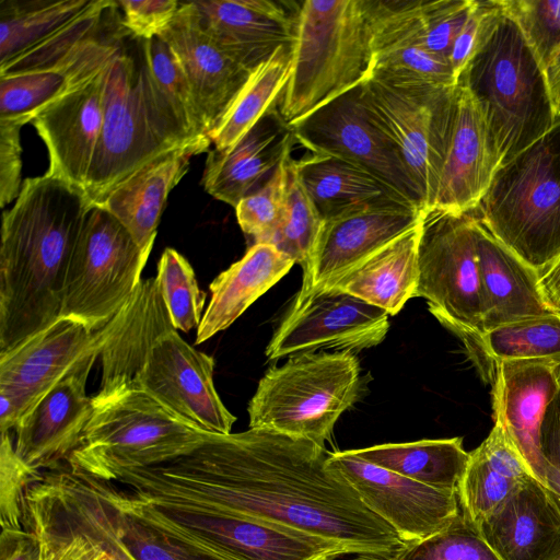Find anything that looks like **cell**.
I'll return each instance as SVG.
<instances>
[{
  "mask_svg": "<svg viewBox=\"0 0 560 560\" xmlns=\"http://www.w3.org/2000/svg\"><path fill=\"white\" fill-rule=\"evenodd\" d=\"M474 2L475 0H422L421 30L424 48L448 60L453 43Z\"/></svg>",
  "mask_w": 560,
  "mask_h": 560,
  "instance_id": "47",
  "label": "cell"
},
{
  "mask_svg": "<svg viewBox=\"0 0 560 560\" xmlns=\"http://www.w3.org/2000/svg\"><path fill=\"white\" fill-rule=\"evenodd\" d=\"M474 211L538 275L560 256V118L499 166Z\"/></svg>",
  "mask_w": 560,
  "mask_h": 560,
  "instance_id": "7",
  "label": "cell"
},
{
  "mask_svg": "<svg viewBox=\"0 0 560 560\" xmlns=\"http://www.w3.org/2000/svg\"><path fill=\"white\" fill-rule=\"evenodd\" d=\"M327 463L406 545L445 529L460 513L457 493L429 487L371 464L351 450L329 453Z\"/></svg>",
  "mask_w": 560,
  "mask_h": 560,
  "instance_id": "17",
  "label": "cell"
},
{
  "mask_svg": "<svg viewBox=\"0 0 560 560\" xmlns=\"http://www.w3.org/2000/svg\"><path fill=\"white\" fill-rule=\"evenodd\" d=\"M457 83L469 91L482 112L501 165L559 119L541 63L502 7Z\"/></svg>",
  "mask_w": 560,
  "mask_h": 560,
  "instance_id": "6",
  "label": "cell"
},
{
  "mask_svg": "<svg viewBox=\"0 0 560 560\" xmlns=\"http://www.w3.org/2000/svg\"><path fill=\"white\" fill-rule=\"evenodd\" d=\"M560 360H499L492 383L493 421L502 427L533 476L547 486V463L540 436L546 411L560 386Z\"/></svg>",
  "mask_w": 560,
  "mask_h": 560,
  "instance_id": "20",
  "label": "cell"
},
{
  "mask_svg": "<svg viewBox=\"0 0 560 560\" xmlns=\"http://www.w3.org/2000/svg\"><path fill=\"white\" fill-rule=\"evenodd\" d=\"M353 560H393V559L378 557V556L359 555Z\"/></svg>",
  "mask_w": 560,
  "mask_h": 560,
  "instance_id": "55",
  "label": "cell"
},
{
  "mask_svg": "<svg viewBox=\"0 0 560 560\" xmlns=\"http://www.w3.org/2000/svg\"><path fill=\"white\" fill-rule=\"evenodd\" d=\"M18 456L10 431L1 432L0 524L1 529L23 530L26 488L40 477Z\"/></svg>",
  "mask_w": 560,
  "mask_h": 560,
  "instance_id": "46",
  "label": "cell"
},
{
  "mask_svg": "<svg viewBox=\"0 0 560 560\" xmlns=\"http://www.w3.org/2000/svg\"><path fill=\"white\" fill-rule=\"evenodd\" d=\"M553 560H560V553Z\"/></svg>",
  "mask_w": 560,
  "mask_h": 560,
  "instance_id": "57",
  "label": "cell"
},
{
  "mask_svg": "<svg viewBox=\"0 0 560 560\" xmlns=\"http://www.w3.org/2000/svg\"><path fill=\"white\" fill-rule=\"evenodd\" d=\"M500 11L499 0H475L472 9L456 36L448 56V62L456 81L483 44Z\"/></svg>",
  "mask_w": 560,
  "mask_h": 560,
  "instance_id": "48",
  "label": "cell"
},
{
  "mask_svg": "<svg viewBox=\"0 0 560 560\" xmlns=\"http://www.w3.org/2000/svg\"><path fill=\"white\" fill-rule=\"evenodd\" d=\"M210 38L229 56L255 70L282 46H291L296 8L269 0L191 1Z\"/></svg>",
  "mask_w": 560,
  "mask_h": 560,
  "instance_id": "25",
  "label": "cell"
},
{
  "mask_svg": "<svg viewBox=\"0 0 560 560\" xmlns=\"http://www.w3.org/2000/svg\"><path fill=\"white\" fill-rule=\"evenodd\" d=\"M296 164L300 179L323 222L372 206L417 207L372 173L346 160L312 154Z\"/></svg>",
  "mask_w": 560,
  "mask_h": 560,
  "instance_id": "33",
  "label": "cell"
},
{
  "mask_svg": "<svg viewBox=\"0 0 560 560\" xmlns=\"http://www.w3.org/2000/svg\"><path fill=\"white\" fill-rule=\"evenodd\" d=\"M292 144L288 145L270 177L235 207L238 225L254 244L271 245L280 228L284 212L287 160Z\"/></svg>",
  "mask_w": 560,
  "mask_h": 560,
  "instance_id": "43",
  "label": "cell"
},
{
  "mask_svg": "<svg viewBox=\"0 0 560 560\" xmlns=\"http://www.w3.org/2000/svg\"><path fill=\"white\" fill-rule=\"evenodd\" d=\"M492 360H560V315L504 325L481 335Z\"/></svg>",
  "mask_w": 560,
  "mask_h": 560,
  "instance_id": "40",
  "label": "cell"
},
{
  "mask_svg": "<svg viewBox=\"0 0 560 560\" xmlns=\"http://www.w3.org/2000/svg\"><path fill=\"white\" fill-rule=\"evenodd\" d=\"M130 493L149 515L228 560H335L348 555L335 542L273 523Z\"/></svg>",
  "mask_w": 560,
  "mask_h": 560,
  "instance_id": "13",
  "label": "cell"
},
{
  "mask_svg": "<svg viewBox=\"0 0 560 560\" xmlns=\"http://www.w3.org/2000/svg\"><path fill=\"white\" fill-rule=\"evenodd\" d=\"M71 469L108 501L120 539L136 560H228L149 515L129 491Z\"/></svg>",
  "mask_w": 560,
  "mask_h": 560,
  "instance_id": "34",
  "label": "cell"
},
{
  "mask_svg": "<svg viewBox=\"0 0 560 560\" xmlns=\"http://www.w3.org/2000/svg\"><path fill=\"white\" fill-rule=\"evenodd\" d=\"M372 75L368 0L296 7L289 79L276 104L287 128Z\"/></svg>",
  "mask_w": 560,
  "mask_h": 560,
  "instance_id": "5",
  "label": "cell"
},
{
  "mask_svg": "<svg viewBox=\"0 0 560 560\" xmlns=\"http://www.w3.org/2000/svg\"><path fill=\"white\" fill-rule=\"evenodd\" d=\"M161 37L174 50L185 70L210 138L253 70L233 59L210 38L191 1L180 3Z\"/></svg>",
  "mask_w": 560,
  "mask_h": 560,
  "instance_id": "23",
  "label": "cell"
},
{
  "mask_svg": "<svg viewBox=\"0 0 560 560\" xmlns=\"http://www.w3.org/2000/svg\"><path fill=\"white\" fill-rule=\"evenodd\" d=\"M182 2L176 0H120L122 26L140 39L161 36L174 20Z\"/></svg>",
  "mask_w": 560,
  "mask_h": 560,
  "instance_id": "49",
  "label": "cell"
},
{
  "mask_svg": "<svg viewBox=\"0 0 560 560\" xmlns=\"http://www.w3.org/2000/svg\"><path fill=\"white\" fill-rule=\"evenodd\" d=\"M475 211L424 214L418 247L419 279L415 298L427 300L430 313L483 334L486 303L478 264Z\"/></svg>",
  "mask_w": 560,
  "mask_h": 560,
  "instance_id": "12",
  "label": "cell"
},
{
  "mask_svg": "<svg viewBox=\"0 0 560 560\" xmlns=\"http://www.w3.org/2000/svg\"><path fill=\"white\" fill-rule=\"evenodd\" d=\"M22 126L0 121V206L14 201L22 188L21 141Z\"/></svg>",
  "mask_w": 560,
  "mask_h": 560,
  "instance_id": "50",
  "label": "cell"
},
{
  "mask_svg": "<svg viewBox=\"0 0 560 560\" xmlns=\"http://www.w3.org/2000/svg\"><path fill=\"white\" fill-rule=\"evenodd\" d=\"M368 3L372 48L371 79L444 86L457 84L448 60L430 52L423 46L422 0H368Z\"/></svg>",
  "mask_w": 560,
  "mask_h": 560,
  "instance_id": "24",
  "label": "cell"
},
{
  "mask_svg": "<svg viewBox=\"0 0 560 560\" xmlns=\"http://www.w3.org/2000/svg\"><path fill=\"white\" fill-rule=\"evenodd\" d=\"M556 376L560 386V364H558L556 368Z\"/></svg>",
  "mask_w": 560,
  "mask_h": 560,
  "instance_id": "56",
  "label": "cell"
},
{
  "mask_svg": "<svg viewBox=\"0 0 560 560\" xmlns=\"http://www.w3.org/2000/svg\"><path fill=\"white\" fill-rule=\"evenodd\" d=\"M171 322L176 330L198 328L206 303L195 271L188 260L174 248H166L155 276Z\"/></svg>",
  "mask_w": 560,
  "mask_h": 560,
  "instance_id": "41",
  "label": "cell"
},
{
  "mask_svg": "<svg viewBox=\"0 0 560 560\" xmlns=\"http://www.w3.org/2000/svg\"><path fill=\"white\" fill-rule=\"evenodd\" d=\"M351 451L371 464L455 493L470 457L463 447L462 438L387 443Z\"/></svg>",
  "mask_w": 560,
  "mask_h": 560,
  "instance_id": "35",
  "label": "cell"
},
{
  "mask_svg": "<svg viewBox=\"0 0 560 560\" xmlns=\"http://www.w3.org/2000/svg\"><path fill=\"white\" fill-rule=\"evenodd\" d=\"M540 445L548 468L546 488L560 508V390L546 411Z\"/></svg>",
  "mask_w": 560,
  "mask_h": 560,
  "instance_id": "51",
  "label": "cell"
},
{
  "mask_svg": "<svg viewBox=\"0 0 560 560\" xmlns=\"http://www.w3.org/2000/svg\"><path fill=\"white\" fill-rule=\"evenodd\" d=\"M478 528L502 560H553L560 553V508L534 477Z\"/></svg>",
  "mask_w": 560,
  "mask_h": 560,
  "instance_id": "27",
  "label": "cell"
},
{
  "mask_svg": "<svg viewBox=\"0 0 560 560\" xmlns=\"http://www.w3.org/2000/svg\"><path fill=\"white\" fill-rule=\"evenodd\" d=\"M151 72L192 138L209 137L185 70L171 46L161 37L143 39Z\"/></svg>",
  "mask_w": 560,
  "mask_h": 560,
  "instance_id": "42",
  "label": "cell"
},
{
  "mask_svg": "<svg viewBox=\"0 0 560 560\" xmlns=\"http://www.w3.org/2000/svg\"><path fill=\"white\" fill-rule=\"evenodd\" d=\"M292 45L278 48L259 65L211 135L213 149L228 150L265 117L280 97L289 79Z\"/></svg>",
  "mask_w": 560,
  "mask_h": 560,
  "instance_id": "36",
  "label": "cell"
},
{
  "mask_svg": "<svg viewBox=\"0 0 560 560\" xmlns=\"http://www.w3.org/2000/svg\"><path fill=\"white\" fill-rule=\"evenodd\" d=\"M92 0H0V66L78 16Z\"/></svg>",
  "mask_w": 560,
  "mask_h": 560,
  "instance_id": "37",
  "label": "cell"
},
{
  "mask_svg": "<svg viewBox=\"0 0 560 560\" xmlns=\"http://www.w3.org/2000/svg\"><path fill=\"white\" fill-rule=\"evenodd\" d=\"M532 477L521 453L494 423L483 442L470 452L457 492L460 511L478 527Z\"/></svg>",
  "mask_w": 560,
  "mask_h": 560,
  "instance_id": "32",
  "label": "cell"
},
{
  "mask_svg": "<svg viewBox=\"0 0 560 560\" xmlns=\"http://www.w3.org/2000/svg\"><path fill=\"white\" fill-rule=\"evenodd\" d=\"M209 137H199L155 156L118 185L102 206L150 255L171 190L189 168L192 156L209 151Z\"/></svg>",
  "mask_w": 560,
  "mask_h": 560,
  "instance_id": "26",
  "label": "cell"
},
{
  "mask_svg": "<svg viewBox=\"0 0 560 560\" xmlns=\"http://www.w3.org/2000/svg\"><path fill=\"white\" fill-rule=\"evenodd\" d=\"M294 264L273 245L253 244L240 260L210 283L211 299L197 328L195 345L230 327Z\"/></svg>",
  "mask_w": 560,
  "mask_h": 560,
  "instance_id": "30",
  "label": "cell"
},
{
  "mask_svg": "<svg viewBox=\"0 0 560 560\" xmlns=\"http://www.w3.org/2000/svg\"><path fill=\"white\" fill-rule=\"evenodd\" d=\"M115 3L110 0H92L78 16L57 32L0 66V77L58 67L83 42L100 32Z\"/></svg>",
  "mask_w": 560,
  "mask_h": 560,
  "instance_id": "38",
  "label": "cell"
},
{
  "mask_svg": "<svg viewBox=\"0 0 560 560\" xmlns=\"http://www.w3.org/2000/svg\"><path fill=\"white\" fill-rule=\"evenodd\" d=\"M476 236L486 303L483 334L504 325L556 314L542 296L538 273L493 237L478 218Z\"/></svg>",
  "mask_w": 560,
  "mask_h": 560,
  "instance_id": "28",
  "label": "cell"
},
{
  "mask_svg": "<svg viewBox=\"0 0 560 560\" xmlns=\"http://www.w3.org/2000/svg\"><path fill=\"white\" fill-rule=\"evenodd\" d=\"M538 277L547 305L553 313L560 315V256Z\"/></svg>",
  "mask_w": 560,
  "mask_h": 560,
  "instance_id": "53",
  "label": "cell"
},
{
  "mask_svg": "<svg viewBox=\"0 0 560 560\" xmlns=\"http://www.w3.org/2000/svg\"><path fill=\"white\" fill-rule=\"evenodd\" d=\"M455 94L456 85L375 79L362 84L363 104L397 149L424 213L435 198Z\"/></svg>",
  "mask_w": 560,
  "mask_h": 560,
  "instance_id": "10",
  "label": "cell"
},
{
  "mask_svg": "<svg viewBox=\"0 0 560 560\" xmlns=\"http://www.w3.org/2000/svg\"><path fill=\"white\" fill-rule=\"evenodd\" d=\"M93 207L81 187L46 173L26 178L3 211L0 353L60 317L70 259Z\"/></svg>",
  "mask_w": 560,
  "mask_h": 560,
  "instance_id": "2",
  "label": "cell"
},
{
  "mask_svg": "<svg viewBox=\"0 0 560 560\" xmlns=\"http://www.w3.org/2000/svg\"><path fill=\"white\" fill-rule=\"evenodd\" d=\"M104 70L74 85L32 120L48 151L47 173L82 189L103 127Z\"/></svg>",
  "mask_w": 560,
  "mask_h": 560,
  "instance_id": "22",
  "label": "cell"
},
{
  "mask_svg": "<svg viewBox=\"0 0 560 560\" xmlns=\"http://www.w3.org/2000/svg\"><path fill=\"white\" fill-rule=\"evenodd\" d=\"M322 226L323 220L300 179L296 160L290 154L287 160L283 218L271 245L303 268Z\"/></svg>",
  "mask_w": 560,
  "mask_h": 560,
  "instance_id": "39",
  "label": "cell"
},
{
  "mask_svg": "<svg viewBox=\"0 0 560 560\" xmlns=\"http://www.w3.org/2000/svg\"><path fill=\"white\" fill-rule=\"evenodd\" d=\"M500 165L482 112L469 91L457 83L443 164L430 211L464 213L475 210Z\"/></svg>",
  "mask_w": 560,
  "mask_h": 560,
  "instance_id": "21",
  "label": "cell"
},
{
  "mask_svg": "<svg viewBox=\"0 0 560 560\" xmlns=\"http://www.w3.org/2000/svg\"><path fill=\"white\" fill-rule=\"evenodd\" d=\"M113 319L95 330L59 317L12 350L0 353V430L11 431L80 360L102 349Z\"/></svg>",
  "mask_w": 560,
  "mask_h": 560,
  "instance_id": "14",
  "label": "cell"
},
{
  "mask_svg": "<svg viewBox=\"0 0 560 560\" xmlns=\"http://www.w3.org/2000/svg\"><path fill=\"white\" fill-rule=\"evenodd\" d=\"M288 129L294 141L312 154L335 156L361 166L423 211L397 149L363 104L362 84L315 109Z\"/></svg>",
  "mask_w": 560,
  "mask_h": 560,
  "instance_id": "15",
  "label": "cell"
},
{
  "mask_svg": "<svg viewBox=\"0 0 560 560\" xmlns=\"http://www.w3.org/2000/svg\"><path fill=\"white\" fill-rule=\"evenodd\" d=\"M422 221L323 289L349 293L384 310L389 316L396 315L416 294Z\"/></svg>",
  "mask_w": 560,
  "mask_h": 560,
  "instance_id": "31",
  "label": "cell"
},
{
  "mask_svg": "<svg viewBox=\"0 0 560 560\" xmlns=\"http://www.w3.org/2000/svg\"><path fill=\"white\" fill-rule=\"evenodd\" d=\"M312 441L269 429L209 435L164 463L110 471L143 499L201 505L313 535L348 555L393 559L406 544Z\"/></svg>",
  "mask_w": 560,
  "mask_h": 560,
  "instance_id": "1",
  "label": "cell"
},
{
  "mask_svg": "<svg viewBox=\"0 0 560 560\" xmlns=\"http://www.w3.org/2000/svg\"><path fill=\"white\" fill-rule=\"evenodd\" d=\"M292 142L275 107L230 149L208 151L201 179L205 190L235 209L276 168Z\"/></svg>",
  "mask_w": 560,
  "mask_h": 560,
  "instance_id": "29",
  "label": "cell"
},
{
  "mask_svg": "<svg viewBox=\"0 0 560 560\" xmlns=\"http://www.w3.org/2000/svg\"><path fill=\"white\" fill-rule=\"evenodd\" d=\"M105 397L141 389L175 416L213 434H229L236 418L213 384L214 360L186 342L165 313L127 311L101 351Z\"/></svg>",
  "mask_w": 560,
  "mask_h": 560,
  "instance_id": "3",
  "label": "cell"
},
{
  "mask_svg": "<svg viewBox=\"0 0 560 560\" xmlns=\"http://www.w3.org/2000/svg\"><path fill=\"white\" fill-rule=\"evenodd\" d=\"M542 68L560 46V0H499Z\"/></svg>",
  "mask_w": 560,
  "mask_h": 560,
  "instance_id": "45",
  "label": "cell"
},
{
  "mask_svg": "<svg viewBox=\"0 0 560 560\" xmlns=\"http://www.w3.org/2000/svg\"><path fill=\"white\" fill-rule=\"evenodd\" d=\"M149 256L117 218L94 206L70 259L60 317L103 328L135 293Z\"/></svg>",
  "mask_w": 560,
  "mask_h": 560,
  "instance_id": "11",
  "label": "cell"
},
{
  "mask_svg": "<svg viewBox=\"0 0 560 560\" xmlns=\"http://www.w3.org/2000/svg\"><path fill=\"white\" fill-rule=\"evenodd\" d=\"M406 203L372 206L323 222L316 244L303 267L295 301L316 292L353 266L417 226L424 218Z\"/></svg>",
  "mask_w": 560,
  "mask_h": 560,
  "instance_id": "18",
  "label": "cell"
},
{
  "mask_svg": "<svg viewBox=\"0 0 560 560\" xmlns=\"http://www.w3.org/2000/svg\"><path fill=\"white\" fill-rule=\"evenodd\" d=\"M38 542L33 534L1 529L0 560H38Z\"/></svg>",
  "mask_w": 560,
  "mask_h": 560,
  "instance_id": "52",
  "label": "cell"
},
{
  "mask_svg": "<svg viewBox=\"0 0 560 560\" xmlns=\"http://www.w3.org/2000/svg\"><path fill=\"white\" fill-rule=\"evenodd\" d=\"M382 308L336 289L318 290L293 302L272 335L269 360L335 349L360 351L381 343L389 329Z\"/></svg>",
  "mask_w": 560,
  "mask_h": 560,
  "instance_id": "16",
  "label": "cell"
},
{
  "mask_svg": "<svg viewBox=\"0 0 560 560\" xmlns=\"http://www.w3.org/2000/svg\"><path fill=\"white\" fill-rule=\"evenodd\" d=\"M92 404L81 442L67 463L95 478L117 469L164 463L209 435L141 389L93 396Z\"/></svg>",
  "mask_w": 560,
  "mask_h": 560,
  "instance_id": "9",
  "label": "cell"
},
{
  "mask_svg": "<svg viewBox=\"0 0 560 560\" xmlns=\"http://www.w3.org/2000/svg\"><path fill=\"white\" fill-rule=\"evenodd\" d=\"M103 127L84 192L93 206L150 160L192 138L158 85L143 39L128 31L104 70Z\"/></svg>",
  "mask_w": 560,
  "mask_h": 560,
  "instance_id": "4",
  "label": "cell"
},
{
  "mask_svg": "<svg viewBox=\"0 0 560 560\" xmlns=\"http://www.w3.org/2000/svg\"><path fill=\"white\" fill-rule=\"evenodd\" d=\"M544 72L556 116L560 118V46L550 57Z\"/></svg>",
  "mask_w": 560,
  "mask_h": 560,
  "instance_id": "54",
  "label": "cell"
},
{
  "mask_svg": "<svg viewBox=\"0 0 560 560\" xmlns=\"http://www.w3.org/2000/svg\"><path fill=\"white\" fill-rule=\"evenodd\" d=\"M393 560H502L462 511L453 523L421 541L406 545Z\"/></svg>",
  "mask_w": 560,
  "mask_h": 560,
  "instance_id": "44",
  "label": "cell"
},
{
  "mask_svg": "<svg viewBox=\"0 0 560 560\" xmlns=\"http://www.w3.org/2000/svg\"><path fill=\"white\" fill-rule=\"evenodd\" d=\"M353 352H313L270 368L248 404L249 428L269 429L323 446L359 397Z\"/></svg>",
  "mask_w": 560,
  "mask_h": 560,
  "instance_id": "8",
  "label": "cell"
},
{
  "mask_svg": "<svg viewBox=\"0 0 560 560\" xmlns=\"http://www.w3.org/2000/svg\"><path fill=\"white\" fill-rule=\"evenodd\" d=\"M101 350L75 363L14 429L15 452L30 469H56L79 446L93 410L88 377Z\"/></svg>",
  "mask_w": 560,
  "mask_h": 560,
  "instance_id": "19",
  "label": "cell"
}]
</instances>
